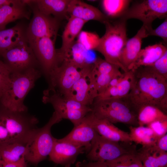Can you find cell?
I'll use <instances>...</instances> for the list:
<instances>
[{"label": "cell", "mask_w": 167, "mask_h": 167, "mask_svg": "<svg viewBox=\"0 0 167 167\" xmlns=\"http://www.w3.org/2000/svg\"><path fill=\"white\" fill-rule=\"evenodd\" d=\"M131 89L125 100L137 113L141 107L151 105L167 112V79L150 66H141L131 70Z\"/></svg>", "instance_id": "6da1fadb"}, {"label": "cell", "mask_w": 167, "mask_h": 167, "mask_svg": "<svg viewBox=\"0 0 167 167\" xmlns=\"http://www.w3.org/2000/svg\"><path fill=\"white\" fill-rule=\"evenodd\" d=\"M38 68L11 72L8 87L0 101L2 107L11 111H27L24 104L25 97L41 76Z\"/></svg>", "instance_id": "7a4b0ae2"}, {"label": "cell", "mask_w": 167, "mask_h": 167, "mask_svg": "<svg viewBox=\"0 0 167 167\" xmlns=\"http://www.w3.org/2000/svg\"><path fill=\"white\" fill-rule=\"evenodd\" d=\"M126 22L120 18L115 20L109 19L105 22V33L100 38L95 50L100 53L106 61L118 66L124 72L127 71L121 64L120 57L127 40Z\"/></svg>", "instance_id": "3957f363"}, {"label": "cell", "mask_w": 167, "mask_h": 167, "mask_svg": "<svg viewBox=\"0 0 167 167\" xmlns=\"http://www.w3.org/2000/svg\"><path fill=\"white\" fill-rule=\"evenodd\" d=\"M0 120L10 135L11 143L27 144L37 129V119L25 112L11 111L2 107Z\"/></svg>", "instance_id": "277c9868"}, {"label": "cell", "mask_w": 167, "mask_h": 167, "mask_svg": "<svg viewBox=\"0 0 167 167\" xmlns=\"http://www.w3.org/2000/svg\"><path fill=\"white\" fill-rule=\"evenodd\" d=\"M62 119L54 111L48 122L43 127L37 129L27 144L25 155L26 161L36 165L49 156L56 139L51 133V127Z\"/></svg>", "instance_id": "5b68a950"}, {"label": "cell", "mask_w": 167, "mask_h": 167, "mask_svg": "<svg viewBox=\"0 0 167 167\" xmlns=\"http://www.w3.org/2000/svg\"><path fill=\"white\" fill-rule=\"evenodd\" d=\"M43 101L53 106L54 111L63 119L70 121L75 126L92 111L91 107L83 105L72 99L66 98L49 88L43 92Z\"/></svg>", "instance_id": "8992f818"}, {"label": "cell", "mask_w": 167, "mask_h": 167, "mask_svg": "<svg viewBox=\"0 0 167 167\" xmlns=\"http://www.w3.org/2000/svg\"><path fill=\"white\" fill-rule=\"evenodd\" d=\"M135 146L131 143L119 142L111 141L97 133L92 142L87 157L93 161L107 162L113 160L126 154L136 153Z\"/></svg>", "instance_id": "52a82bcc"}, {"label": "cell", "mask_w": 167, "mask_h": 167, "mask_svg": "<svg viewBox=\"0 0 167 167\" xmlns=\"http://www.w3.org/2000/svg\"><path fill=\"white\" fill-rule=\"evenodd\" d=\"M167 15V0H145L129 7L120 18L126 21L132 19L139 20L148 31L152 28L154 20L165 18Z\"/></svg>", "instance_id": "ba28073f"}, {"label": "cell", "mask_w": 167, "mask_h": 167, "mask_svg": "<svg viewBox=\"0 0 167 167\" xmlns=\"http://www.w3.org/2000/svg\"><path fill=\"white\" fill-rule=\"evenodd\" d=\"M33 13L27 30L28 43L31 47L40 39L49 37L56 40L59 20L40 12L32 0H27Z\"/></svg>", "instance_id": "9c48e42d"}, {"label": "cell", "mask_w": 167, "mask_h": 167, "mask_svg": "<svg viewBox=\"0 0 167 167\" xmlns=\"http://www.w3.org/2000/svg\"><path fill=\"white\" fill-rule=\"evenodd\" d=\"M87 65L80 68L69 59L63 60L51 75L49 88L65 96L83 75Z\"/></svg>", "instance_id": "30bf717a"}, {"label": "cell", "mask_w": 167, "mask_h": 167, "mask_svg": "<svg viewBox=\"0 0 167 167\" xmlns=\"http://www.w3.org/2000/svg\"><path fill=\"white\" fill-rule=\"evenodd\" d=\"M1 56L11 72H22L39 66L34 52L28 42L11 48Z\"/></svg>", "instance_id": "8fae6325"}, {"label": "cell", "mask_w": 167, "mask_h": 167, "mask_svg": "<svg viewBox=\"0 0 167 167\" xmlns=\"http://www.w3.org/2000/svg\"><path fill=\"white\" fill-rule=\"evenodd\" d=\"M55 41L50 37H44L31 47L39 66L48 81L52 74L60 64L58 54L55 47Z\"/></svg>", "instance_id": "7c38bea8"}, {"label": "cell", "mask_w": 167, "mask_h": 167, "mask_svg": "<svg viewBox=\"0 0 167 167\" xmlns=\"http://www.w3.org/2000/svg\"><path fill=\"white\" fill-rule=\"evenodd\" d=\"M92 65L90 63L87 66L82 76L63 96L86 106L90 107L92 105L98 93L92 74Z\"/></svg>", "instance_id": "4fadbf2b"}, {"label": "cell", "mask_w": 167, "mask_h": 167, "mask_svg": "<svg viewBox=\"0 0 167 167\" xmlns=\"http://www.w3.org/2000/svg\"><path fill=\"white\" fill-rule=\"evenodd\" d=\"M85 152L82 147L73 144L62 139L56 138L49 156V160L65 167H70L78 156Z\"/></svg>", "instance_id": "5bb4252c"}, {"label": "cell", "mask_w": 167, "mask_h": 167, "mask_svg": "<svg viewBox=\"0 0 167 167\" xmlns=\"http://www.w3.org/2000/svg\"><path fill=\"white\" fill-rule=\"evenodd\" d=\"M85 117L96 132L102 137L114 142H132L129 133L121 130L106 120L96 118L92 111Z\"/></svg>", "instance_id": "9a60e30c"}, {"label": "cell", "mask_w": 167, "mask_h": 167, "mask_svg": "<svg viewBox=\"0 0 167 167\" xmlns=\"http://www.w3.org/2000/svg\"><path fill=\"white\" fill-rule=\"evenodd\" d=\"M91 108L92 113L98 118L106 120L113 124L121 123L130 126H139L136 114L119 112L109 108L96 99L95 100Z\"/></svg>", "instance_id": "2e32d148"}, {"label": "cell", "mask_w": 167, "mask_h": 167, "mask_svg": "<svg viewBox=\"0 0 167 167\" xmlns=\"http://www.w3.org/2000/svg\"><path fill=\"white\" fill-rule=\"evenodd\" d=\"M97 133L89 124L85 117L77 125L62 139L84 147L88 153L91 143Z\"/></svg>", "instance_id": "e0dca14e"}, {"label": "cell", "mask_w": 167, "mask_h": 167, "mask_svg": "<svg viewBox=\"0 0 167 167\" xmlns=\"http://www.w3.org/2000/svg\"><path fill=\"white\" fill-rule=\"evenodd\" d=\"M87 22L74 17L69 18L62 36V45L57 49L61 62L68 58L75 39L81 32Z\"/></svg>", "instance_id": "ac0fdd59"}, {"label": "cell", "mask_w": 167, "mask_h": 167, "mask_svg": "<svg viewBox=\"0 0 167 167\" xmlns=\"http://www.w3.org/2000/svg\"><path fill=\"white\" fill-rule=\"evenodd\" d=\"M32 10L26 0H17L12 4L0 7V31L5 29L9 23L18 19H29Z\"/></svg>", "instance_id": "d6986e66"}, {"label": "cell", "mask_w": 167, "mask_h": 167, "mask_svg": "<svg viewBox=\"0 0 167 167\" xmlns=\"http://www.w3.org/2000/svg\"><path fill=\"white\" fill-rule=\"evenodd\" d=\"M67 12L70 16L87 22L90 20H94L104 24L109 19L96 7L80 0H70Z\"/></svg>", "instance_id": "ffe728a7"}, {"label": "cell", "mask_w": 167, "mask_h": 167, "mask_svg": "<svg viewBox=\"0 0 167 167\" xmlns=\"http://www.w3.org/2000/svg\"><path fill=\"white\" fill-rule=\"evenodd\" d=\"M28 26L22 23L14 27L0 31V56L11 48L28 42Z\"/></svg>", "instance_id": "44dd1931"}, {"label": "cell", "mask_w": 167, "mask_h": 167, "mask_svg": "<svg viewBox=\"0 0 167 167\" xmlns=\"http://www.w3.org/2000/svg\"><path fill=\"white\" fill-rule=\"evenodd\" d=\"M148 36L147 31L143 25L135 35L127 40L120 57L121 63L126 71L129 70L141 50L143 39Z\"/></svg>", "instance_id": "7402d4cb"}, {"label": "cell", "mask_w": 167, "mask_h": 167, "mask_svg": "<svg viewBox=\"0 0 167 167\" xmlns=\"http://www.w3.org/2000/svg\"><path fill=\"white\" fill-rule=\"evenodd\" d=\"M167 52V46L162 42L148 45L141 49L129 71L134 70L141 66H150Z\"/></svg>", "instance_id": "603a6c76"}, {"label": "cell", "mask_w": 167, "mask_h": 167, "mask_svg": "<svg viewBox=\"0 0 167 167\" xmlns=\"http://www.w3.org/2000/svg\"><path fill=\"white\" fill-rule=\"evenodd\" d=\"M136 154L144 166L166 167L167 166V152L159 149L155 145L142 147L137 150Z\"/></svg>", "instance_id": "cb8c5ba5"}, {"label": "cell", "mask_w": 167, "mask_h": 167, "mask_svg": "<svg viewBox=\"0 0 167 167\" xmlns=\"http://www.w3.org/2000/svg\"><path fill=\"white\" fill-rule=\"evenodd\" d=\"M70 0H32L39 11L47 15H53L58 20L66 16Z\"/></svg>", "instance_id": "d4e9b609"}, {"label": "cell", "mask_w": 167, "mask_h": 167, "mask_svg": "<svg viewBox=\"0 0 167 167\" xmlns=\"http://www.w3.org/2000/svg\"><path fill=\"white\" fill-rule=\"evenodd\" d=\"M124 73V76L120 82L116 85L108 87L104 92L98 95L96 99H122L126 97L132 86L133 73L131 70Z\"/></svg>", "instance_id": "484cf974"}, {"label": "cell", "mask_w": 167, "mask_h": 167, "mask_svg": "<svg viewBox=\"0 0 167 167\" xmlns=\"http://www.w3.org/2000/svg\"><path fill=\"white\" fill-rule=\"evenodd\" d=\"M129 133L131 142L140 144L142 147H148L155 145L159 138L153 131L148 126H130Z\"/></svg>", "instance_id": "4316f807"}, {"label": "cell", "mask_w": 167, "mask_h": 167, "mask_svg": "<svg viewBox=\"0 0 167 167\" xmlns=\"http://www.w3.org/2000/svg\"><path fill=\"white\" fill-rule=\"evenodd\" d=\"M138 126H144L154 122L167 120L166 113L158 108L147 105L140 108L137 112Z\"/></svg>", "instance_id": "83f0119b"}, {"label": "cell", "mask_w": 167, "mask_h": 167, "mask_svg": "<svg viewBox=\"0 0 167 167\" xmlns=\"http://www.w3.org/2000/svg\"><path fill=\"white\" fill-rule=\"evenodd\" d=\"M27 144L11 143L0 146V159L5 162H14L25 156Z\"/></svg>", "instance_id": "f1b7e54d"}, {"label": "cell", "mask_w": 167, "mask_h": 167, "mask_svg": "<svg viewBox=\"0 0 167 167\" xmlns=\"http://www.w3.org/2000/svg\"><path fill=\"white\" fill-rule=\"evenodd\" d=\"M131 0H103V8L106 15L110 18H119L129 8Z\"/></svg>", "instance_id": "f546056e"}, {"label": "cell", "mask_w": 167, "mask_h": 167, "mask_svg": "<svg viewBox=\"0 0 167 167\" xmlns=\"http://www.w3.org/2000/svg\"><path fill=\"white\" fill-rule=\"evenodd\" d=\"M88 50L80 43L75 42L71 49L68 59L78 67L82 68L89 63L86 61V54Z\"/></svg>", "instance_id": "4dcf8cb0"}, {"label": "cell", "mask_w": 167, "mask_h": 167, "mask_svg": "<svg viewBox=\"0 0 167 167\" xmlns=\"http://www.w3.org/2000/svg\"><path fill=\"white\" fill-rule=\"evenodd\" d=\"M105 162L110 167L143 166L142 163L137 156L136 152L125 154L113 160Z\"/></svg>", "instance_id": "1f68e13d"}, {"label": "cell", "mask_w": 167, "mask_h": 167, "mask_svg": "<svg viewBox=\"0 0 167 167\" xmlns=\"http://www.w3.org/2000/svg\"><path fill=\"white\" fill-rule=\"evenodd\" d=\"M118 66L100 58L95 59L92 63V69L95 73L105 74H121Z\"/></svg>", "instance_id": "d6a6232c"}, {"label": "cell", "mask_w": 167, "mask_h": 167, "mask_svg": "<svg viewBox=\"0 0 167 167\" xmlns=\"http://www.w3.org/2000/svg\"><path fill=\"white\" fill-rule=\"evenodd\" d=\"M77 41L82 44L87 50H95L100 38L96 34L87 32H81Z\"/></svg>", "instance_id": "836d02e7"}, {"label": "cell", "mask_w": 167, "mask_h": 167, "mask_svg": "<svg viewBox=\"0 0 167 167\" xmlns=\"http://www.w3.org/2000/svg\"><path fill=\"white\" fill-rule=\"evenodd\" d=\"M11 72L0 59V101L9 85Z\"/></svg>", "instance_id": "e575fe53"}, {"label": "cell", "mask_w": 167, "mask_h": 167, "mask_svg": "<svg viewBox=\"0 0 167 167\" xmlns=\"http://www.w3.org/2000/svg\"><path fill=\"white\" fill-rule=\"evenodd\" d=\"M149 66L156 73L167 79V52Z\"/></svg>", "instance_id": "d590c367"}, {"label": "cell", "mask_w": 167, "mask_h": 167, "mask_svg": "<svg viewBox=\"0 0 167 167\" xmlns=\"http://www.w3.org/2000/svg\"><path fill=\"white\" fill-rule=\"evenodd\" d=\"M148 36H155L161 38L164 45L167 46V18L164 21L155 29H152L147 31Z\"/></svg>", "instance_id": "8d00e7d4"}, {"label": "cell", "mask_w": 167, "mask_h": 167, "mask_svg": "<svg viewBox=\"0 0 167 167\" xmlns=\"http://www.w3.org/2000/svg\"><path fill=\"white\" fill-rule=\"evenodd\" d=\"M147 126L151 128L159 138L167 134V120L154 122Z\"/></svg>", "instance_id": "74e56055"}, {"label": "cell", "mask_w": 167, "mask_h": 167, "mask_svg": "<svg viewBox=\"0 0 167 167\" xmlns=\"http://www.w3.org/2000/svg\"><path fill=\"white\" fill-rule=\"evenodd\" d=\"M11 143L10 135L4 124L0 120V146Z\"/></svg>", "instance_id": "f35d334b"}, {"label": "cell", "mask_w": 167, "mask_h": 167, "mask_svg": "<svg viewBox=\"0 0 167 167\" xmlns=\"http://www.w3.org/2000/svg\"><path fill=\"white\" fill-rule=\"evenodd\" d=\"M0 160L2 167H27L25 156L19 161L14 162H7Z\"/></svg>", "instance_id": "ab89813d"}, {"label": "cell", "mask_w": 167, "mask_h": 167, "mask_svg": "<svg viewBox=\"0 0 167 167\" xmlns=\"http://www.w3.org/2000/svg\"><path fill=\"white\" fill-rule=\"evenodd\" d=\"M77 167H110L105 162L95 161L87 162L83 161L77 164Z\"/></svg>", "instance_id": "60d3db41"}, {"label": "cell", "mask_w": 167, "mask_h": 167, "mask_svg": "<svg viewBox=\"0 0 167 167\" xmlns=\"http://www.w3.org/2000/svg\"><path fill=\"white\" fill-rule=\"evenodd\" d=\"M155 146L159 149L167 151V134L160 138L157 140Z\"/></svg>", "instance_id": "b9f144b4"}, {"label": "cell", "mask_w": 167, "mask_h": 167, "mask_svg": "<svg viewBox=\"0 0 167 167\" xmlns=\"http://www.w3.org/2000/svg\"><path fill=\"white\" fill-rule=\"evenodd\" d=\"M17 0H0V7L6 5H10L15 3Z\"/></svg>", "instance_id": "7bdbcfd3"}, {"label": "cell", "mask_w": 167, "mask_h": 167, "mask_svg": "<svg viewBox=\"0 0 167 167\" xmlns=\"http://www.w3.org/2000/svg\"><path fill=\"white\" fill-rule=\"evenodd\" d=\"M0 167H2V165L0 162Z\"/></svg>", "instance_id": "ee69618b"}]
</instances>
